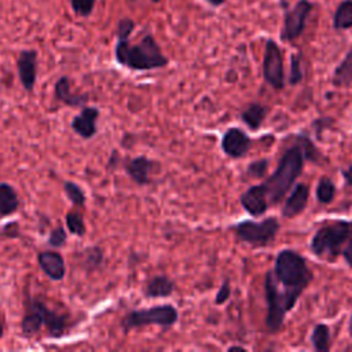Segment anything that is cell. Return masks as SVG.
I'll return each instance as SVG.
<instances>
[{
	"label": "cell",
	"mask_w": 352,
	"mask_h": 352,
	"mask_svg": "<svg viewBox=\"0 0 352 352\" xmlns=\"http://www.w3.org/2000/svg\"><path fill=\"white\" fill-rule=\"evenodd\" d=\"M274 278L280 285L290 311L296 307L300 296L314 279L307 260L293 249H282L278 252L272 270Z\"/></svg>",
	"instance_id": "1"
},
{
	"label": "cell",
	"mask_w": 352,
	"mask_h": 352,
	"mask_svg": "<svg viewBox=\"0 0 352 352\" xmlns=\"http://www.w3.org/2000/svg\"><path fill=\"white\" fill-rule=\"evenodd\" d=\"M293 139L296 142L283 151L276 169L263 182L270 206H276L286 198L304 169L305 155L302 146L298 136H294Z\"/></svg>",
	"instance_id": "2"
},
{
	"label": "cell",
	"mask_w": 352,
	"mask_h": 352,
	"mask_svg": "<svg viewBox=\"0 0 352 352\" xmlns=\"http://www.w3.org/2000/svg\"><path fill=\"white\" fill-rule=\"evenodd\" d=\"M114 56L118 65L136 72L162 69L169 63V59L150 33L144 34L136 44H131L129 38H117Z\"/></svg>",
	"instance_id": "3"
},
{
	"label": "cell",
	"mask_w": 352,
	"mask_h": 352,
	"mask_svg": "<svg viewBox=\"0 0 352 352\" xmlns=\"http://www.w3.org/2000/svg\"><path fill=\"white\" fill-rule=\"evenodd\" d=\"M351 234L352 220H331L318 228V231L312 235L309 249L319 258L336 260L338 256H341Z\"/></svg>",
	"instance_id": "4"
},
{
	"label": "cell",
	"mask_w": 352,
	"mask_h": 352,
	"mask_svg": "<svg viewBox=\"0 0 352 352\" xmlns=\"http://www.w3.org/2000/svg\"><path fill=\"white\" fill-rule=\"evenodd\" d=\"M179 320V312L172 304H157L143 309H133L125 314L121 319V327L125 333L144 327V326H160L169 329Z\"/></svg>",
	"instance_id": "5"
},
{
	"label": "cell",
	"mask_w": 352,
	"mask_h": 352,
	"mask_svg": "<svg viewBox=\"0 0 352 352\" xmlns=\"http://www.w3.org/2000/svg\"><path fill=\"white\" fill-rule=\"evenodd\" d=\"M280 228V223L275 216L264 217L261 221L242 220L230 227V231L235 235L239 242L248 243L253 248L270 246Z\"/></svg>",
	"instance_id": "6"
},
{
	"label": "cell",
	"mask_w": 352,
	"mask_h": 352,
	"mask_svg": "<svg viewBox=\"0 0 352 352\" xmlns=\"http://www.w3.org/2000/svg\"><path fill=\"white\" fill-rule=\"evenodd\" d=\"M264 292H265V302H267L265 326H267V330L274 334L283 327L285 318L290 312V308L286 302L282 289L279 287V283L274 278L272 271H268L265 274Z\"/></svg>",
	"instance_id": "7"
},
{
	"label": "cell",
	"mask_w": 352,
	"mask_h": 352,
	"mask_svg": "<svg viewBox=\"0 0 352 352\" xmlns=\"http://www.w3.org/2000/svg\"><path fill=\"white\" fill-rule=\"evenodd\" d=\"M263 77L264 81L276 91L285 88V66L283 55L276 41L268 38L265 41L263 58Z\"/></svg>",
	"instance_id": "8"
},
{
	"label": "cell",
	"mask_w": 352,
	"mask_h": 352,
	"mask_svg": "<svg viewBox=\"0 0 352 352\" xmlns=\"http://www.w3.org/2000/svg\"><path fill=\"white\" fill-rule=\"evenodd\" d=\"M314 10V4L309 0H298L292 8L285 11L283 26L279 33L280 40L292 43L297 40L305 30L307 19Z\"/></svg>",
	"instance_id": "9"
},
{
	"label": "cell",
	"mask_w": 352,
	"mask_h": 352,
	"mask_svg": "<svg viewBox=\"0 0 352 352\" xmlns=\"http://www.w3.org/2000/svg\"><path fill=\"white\" fill-rule=\"evenodd\" d=\"M252 142L253 140L243 129L238 126H230L221 136L220 147L227 157L238 160L248 154L252 147Z\"/></svg>",
	"instance_id": "10"
},
{
	"label": "cell",
	"mask_w": 352,
	"mask_h": 352,
	"mask_svg": "<svg viewBox=\"0 0 352 352\" xmlns=\"http://www.w3.org/2000/svg\"><path fill=\"white\" fill-rule=\"evenodd\" d=\"M48 307L38 298H29L25 308V315L21 322V333L23 337L30 338L37 334L45 322Z\"/></svg>",
	"instance_id": "11"
},
{
	"label": "cell",
	"mask_w": 352,
	"mask_h": 352,
	"mask_svg": "<svg viewBox=\"0 0 352 352\" xmlns=\"http://www.w3.org/2000/svg\"><path fill=\"white\" fill-rule=\"evenodd\" d=\"M16 69L22 88L26 92H33L37 81V51L23 50L16 59Z\"/></svg>",
	"instance_id": "12"
},
{
	"label": "cell",
	"mask_w": 352,
	"mask_h": 352,
	"mask_svg": "<svg viewBox=\"0 0 352 352\" xmlns=\"http://www.w3.org/2000/svg\"><path fill=\"white\" fill-rule=\"evenodd\" d=\"M239 204L252 217L263 216L270 208L267 190L264 184H254L249 187L246 191H243L239 197Z\"/></svg>",
	"instance_id": "13"
},
{
	"label": "cell",
	"mask_w": 352,
	"mask_h": 352,
	"mask_svg": "<svg viewBox=\"0 0 352 352\" xmlns=\"http://www.w3.org/2000/svg\"><path fill=\"white\" fill-rule=\"evenodd\" d=\"M309 187L305 183H297L293 186L292 192L285 198L280 214L283 219H294L302 213L308 205Z\"/></svg>",
	"instance_id": "14"
},
{
	"label": "cell",
	"mask_w": 352,
	"mask_h": 352,
	"mask_svg": "<svg viewBox=\"0 0 352 352\" xmlns=\"http://www.w3.org/2000/svg\"><path fill=\"white\" fill-rule=\"evenodd\" d=\"M99 109L95 106H82L81 111L73 117L72 129L82 139H91L98 133L96 121L99 118Z\"/></svg>",
	"instance_id": "15"
},
{
	"label": "cell",
	"mask_w": 352,
	"mask_h": 352,
	"mask_svg": "<svg viewBox=\"0 0 352 352\" xmlns=\"http://www.w3.org/2000/svg\"><path fill=\"white\" fill-rule=\"evenodd\" d=\"M37 263L41 271L51 280H62L66 275V264L56 250H43L37 254Z\"/></svg>",
	"instance_id": "16"
},
{
	"label": "cell",
	"mask_w": 352,
	"mask_h": 352,
	"mask_svg": "<svg viewBox=\"0 0 352 352\" xmlns=\"http://www.w3.org/2000/svg\"><path fill=\"white\" fill-rule=\"evenodd\" d=\"M155 162L144 155H139L131 158L125 162L124 168L128 176L135 182L138 186H147L150 183V175L154 169Z\"/></svg>",
	"instance_id": "17"
},
{
	"label": "cell",
	"mask_w": 352,
	"mask_h": 352,
	"mask_svg": "<svg viewBox=\"0 0 352 352\" xmlns=\"http://www.w3.org/2000/svg\"><path fill=\"white\" fill-rule=\"evenodd\" d=\"M70 80L67 76H62L56 80L54 85V96L56 100L65 103L70 107H82L89 99L88 94H74L72 92Z\"/></svg>",
	"instance_id": "18"
},
{
	"label": "cell",
	"mask_w": 352,
	"mask_h": 352,
	"mask_svg": "<svg viewBox=\"0 0 352 352\" xmlns=\"http://www.w3.org/2000/svg\"><path fill=\"white\" fill-rule=\"evenodd\" d=\"M175 289L176 283L173 279H170L166 275H154L146 282L143 287V296L146 298L169 297L173 294Z\"/></svg>",
	"instance_id": "19"
},
{
	"label": "cell",
	"mask_w": 352,
	"mask_h": 352,
	"mask_svg": "<svg viewBox=\"0 0 352 352\" xmlns=\"http://www.w3.org/2000/svg\"><path fill=\"white\" fill-rule=\"evenodd\" d=\"M268 111H270V110H268L267 106H264V104H261V103H258V102H253V103L248 104V106L242 110V113H241V120L243 121V124H245L250 131H257V129L263 125V122H264V120H265Z\"/></svg>",
	"instance_id": "20"
},
{
	"label": "cell",
	"mask_w": 352,
	"mask_h": 352,
	"mask_svg": "<svg viewBox=\"0 0 352 352\" xmlns=\"http://www.w3.org/2000/svg\"><path fill=\"white\" fill-rule=\"evenodd\" d=\"M69 315L66 314H60L55 309L48 308L47 316H45V322H44V327L47 329V334L52 338H59L62 336L66 334L67 327H69Z\"/></svg>",
	"instance_id": "21"
},
{
	"label": "cell",
	"mask_w": 352,
	"mask_h": 352,
	"mask_svg": "<svg viewBox=\"0 0 352 352\" xmlns=\"http://www.w3.org/2000/svg\"><path fill=\"white\" fill-rule=\"evenodd\" d=\"M331 84L337 88H348L352 85V47L334 69Z\"/></svg>",
	"instance_id": "22"
},
{
	"label": "cell",
	"mask_w": 352,
	"mask_h": 352,
	"mask_svg": "<svg viewBox=\"0 0 352 352\" xmlns=\"http://www.w3.org/2000/svg\"><path fill=\"white\" fill-rule=\"evenodd\" d=\"M18 206L19 198L15 188L6 182L0 183V217H6L15 213Z\"/></svg>",
	"instance_id": "23"
},
{
	"label": "cell",
	"mask_w": 352,
	"mask_h": 352,
	"mask_svg": "<svg viewBox=\"0 0 352 352\" xmlns=\"http://www.w3.org/2000/svg\"><path fill=\"white\" fill-rule=\"evenodd\" d=\"M352 28V0H342L333 15V29L341 32Z\"/></svg>",
	"instance_id": "24"
},
{
	"label": "cell",
	"mask_w": 352,
	"mask_h": 352,
	"mask_svg": "<svg viewBox=\"0 0 352 352\" xmlns=\"http://www.w3.org/2000/svg\"><path fill=\"white\" fill-rule=\"evenodd\" d=\"M311 344L318 352H327L331 348L330 327L326 323H318L311 333Z\"/></svg>",
	"instance_id": "25"
},
{
	"label": "cell",
	"mask_w": 352,
	"mask_h": 352,
	"mask_svg": "<svg viewBox=\"0 0 352 352\" xmlns=\"http://www.w3.org/2000/svg\"><path fill=\"white\" fill-rule=\"evenodd\" d=\"M315 195H316L318 202H320V204L326 205V204L333 202V199L336 197V184L333 183V180L327 176H322L316 184Z\"/></svg>",
	"instance_id": "26"
},
{
	"label": "cell",
	"mask_w": 352,
	"mask_h": 352,
	"mask_svg": "<svg viewBox=\"0 0 352 352\" xmlns=\"http://www.w3.org/2000/svg\"><path fill=\"white\" fill-rule=\"evenodd\" d=\"M102 264H103V250H102V248L94 245V246L87 248L82 252V267L85 268V271L92 272V271L98 270Z\"/></svg>",
	"instance_id": "27"
},
{
	"label": "cell",
	"mask_w": 352,
	"mask_h": 352,
	"mask_svg": "<svg viewBox=\"0 0 352 352\" xmlns=\"http://www.w3.org/2000/svg\"><path fill=\"white\" fill-rule=\"evenodd\" d=\"M66 228L70 234L77 236H84L87 232V227L80 210H69L65 216Z\"/></svg>",
	"instance_id": "28"
},
{
	"label": "cell",
	"mask_w": 352,
	"mask_h": 352,
	"mask_svg": "<svg viewBox=\"0 0 352 352\" xmlns=\"http://www.w3.org/2000/svg\"><path fill=\"white\" fill-rule=\"evenodd\" d=\"M63 191L66 194V197L69 198V201L76 206V208H82L85 205V201H87V197H85V192L82 191V188L74 183V182H65L63 183Z\"/></svg>",
	"instance_id": "29"
},
{
	"label": "cell",
	"mask_w": 352,
	"mask_h": 352,
	"mask_svg": "<svg viewBox=\"0 0 352 352\" xmlns=\"http://www.w3.org/2000/svg\"><path fill=\"white\" fill-rule=\"evenodd\" d=\"M301 54H292L290 56V73L287 77V81L290 85H297L302 81L304 72H302V63H301Z\"/></svg>",
	"instance_id": "30"
},
{
	"label": "cell",
	"mask_w": 352,
	"mask_h": 352,
	"mask_svg": "<svg viewBox=\"0 0 352 352\" xmlns=\"http://www.w3.org/2000/svg\"><path fill=\"white\" fill-rule=\"evenodd\" d=\"M268 170V160L260 158L252 161L246 168V176L250 179H261L267 175Z\"/></svg>",
	"instance_id": "31"
},
{
	"label": "cell",
	"mask_w": 352,
	"mask_h": 352,
	"mask_svg": "<svg viewBox=\"0 0 352 352\" xmlns=\"http://www.w3.org/2000/svg\"><path fill=\"white\" fill-rule=\"evenodd\" d=\"M72 8L77 16L88 18L96 4V0H70Z\"/></svg>",
	"instance_id": "32"
},
{
	"label": "cell",
	"mask_w": 352,
	"mask_h": 352,
	"mask_svg": "<svg viewBox=\"0 0 352 352\" xmlns=\"http://www.w3.org/2000/svg\"><path fill=\"white\" fill-rule=\"evenodd\" d=\"M66 241H67V232L65 230L63 226H58L55 227L50 235H48V239H47V243L51 246V248H55V249H59L62 246L66 245Z\"/></svg>",
	"instance_id": "33"
},
{
	"label": "cell",
	"mask_w": 352,
	"mask_h": 352,
	"mask_svg": "<svg viewBox=\"0 0 352 352\" xmlns=\"http://www.w3.org/2000/svg\"><path fill=\"white\" fill-rule=\"evenodd\" d=\"M135 29V22L131 18H121L117 23L116 36L117 38H129Z\"/></svg>",
	"instance_id": "34"
},
{
	"label": "cell",
	"mask_w": 352,
	"mask_h": 352,
	"mask_svg": "<svg viewBox=\"0 0 352 352\" xmlns=\"http://www.w3.org/2000/svg\"><path fill=\"white\" fill-rule=\"evenodd\" d=\"M231 297V283H230V279L226 278L223 279L216 296H214V304L216 305H221V304H226Z\"/></svg>",
	"instance_id": "35"
},
{
	"label": "cell",
	"mask_w": 352,
	"mask_h": 352,
	"mask_svg": "<svg viewBox=\"0 0 352 352\" xmlns=\"http://www.w3.org/2000/svg\"><path fill=\"white\" fill-rule=\"evenodd\" d=\"M19 231H21V230H19L18 221H10V223H7V224L0 230L1 235L6 236V238H18V236L21 235Z\"/></svg>",
	"instance_id": "36"
},
{
	"label": "cell",
	"mask_w": 352,
	"mask_h": 352,
	"mask_svg": "<svg viewBox=\"0 0 352 352\" xmlns=\"http://www.w3.org/2000/svg\"><path fill=\"white\" fill-rule=\"evenodd\" d=\"M341 256L344 257V260H345V263L348 264V267H349V268H352V234H351V236H349L348 242L345 243V246H344V249H342Z\"/></svg>",
	"instance_id": "37"
},
{
	"label": "cell",
	"mask_w": 352,
	"mask_h": 352,
	"mask_svg": "<svg viewBox=\"0 0 352 352\" xmlns=\"http://www.w3.org/2000/svg\"><path fill=\"white\" fill-rule=\"evenodd\" d=\"M341 175H342V179H344V183L346 186L352 187V164L348 168L341 169Z\"/></svg>",
	"instance_id": "38"
},
{
	"label": "cell",
	"mask_w": 352,
	"mask_h": 352,
	"mask_svg": "<svg viewBox=\"0 0 352 352\" xmlns=\"http://www.w3.org/2000/svg\"><path fill=\"white\" fill-rule=\"evenodd\" d=\"M212 7H220L226 0H205Z\"/></svg>",
	"instance_id": "39"
},
{
	"label": "cell",
	"mask_w": 352,
	"mask_h": 352,
	"mask_svg": "<svg viewBox=\"0 0 352 352\" xmlns=\"http://www.w3.org/2000/svg\"><path fill=\"white\" fill-rule=\"evenodd\" d=\"M3 334H4V322H3V316L0 314V340H1Z\"/></svg>",
	"instance_id": "40"
},
{
	"label": "cell",
	"mask_w": 352,
	"mask_h": 352,
	"mask_svg": "<svg viewBox=\"0 0 352 352\" xmlns=\"http://www.w3.org/2000/svg\"><path fill=\"white\" fill-rule=\"evenodd\" d=\"M238 349H241V351H245V346H239V345H232V346H230V348H228V351H238Z\"/></svg>",
	"instance_id": "41"
},
{
	"label": "cell",
	"mask_w": 352,
	"mask_h": 352,
	"mask_svg": "<svg viewBox=\"0 0 352 352\" xmlns=\"http://www.w3.org/2000/svg\"><path fill=\"white\" fill-rule=\"evenodd\" d=\"M348 333L352 337V314H351V318H349V322H348Z\"/></svg>",
	"instance_id": "42"
},
{
	"label": "cell",
	"mask_w": 352,
	"mask_h": 352,
	"mask_svg": "<svg viewBox=\"0 0 352 352\" xmlns=\"http://www.w3.org/2000/svg\"><path fill=\"white\" fill-rule=\"evenodd\" d=\"M151 1H153V3H158L160 0H151Z\"/></svg>",
	"instance_id": "43"
}]
</instances>
